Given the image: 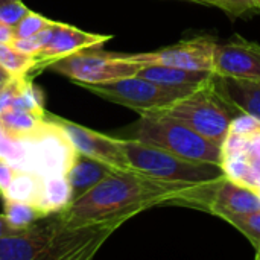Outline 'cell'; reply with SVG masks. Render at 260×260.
I'll return each instance as SVG.
<instances>
[{
	"label": "cell",
	"instance_id": "603a6c76",
	"mask_svg": "<svg viewBox=\"0 0 260 260\" xmlns=\"http://www.w3.org/2000/svg\"><path fill=\"white\" fill-rule=\"evenodd\" d=\"M222 149H241L248 161L260 169V123L247 136H236L229 133V140L225 142Z\"/></svg>",
	"mask_w": 260,
	"mask_h": 260
},
{
	"label": "cell",
	"instance_id": "d4e9b609",
	"mask_svg": "<svg viewBox=\"0 0 260 260\" xmlns=\"http://www.w3.org/2000/svg\"><path fill=\"white\" fill-rule=\"evenodd\" d=\"M52 23H53L52 20H49L37 12L29 11L14 27V35H15V38H27V37H32V35L41 32Z\"/></svg>",
	"mask_w": 260,
	"mask_h": 260
},
{
	"label": "cell",
	"instance_id": "ba28073f",
	"mask_svg": "<svg viewBox=\"0 0 260 260\" xmlns=\"http://www.w3.org/2000/svg\"><path fill=\"white\" fill-rule=\"evenodd\" d=\"M23 140L27 148V155L21 169L34 171L41 175H66L78 155V151L64 129L50 117H47L43 129Z\"/></svg>",
	"mask_w": 260,
	"mask_h": 260
},
{
	"label": "cell",
	"instance_id": "1f68e13d",
	"mask_svg": "<svg viewBox=\"0 0 260 260\" xmlns=\"http://www.w3.org/2000/svg\"><path fill=\"white\" fill-rule=\"evenodd\" d=\"M11 76H12V75H11L8 70H5V69L0 66V87H2V85H3V84H5V82L9 79V78H11Z\"/></svg>",
	"mask_w": 260,
	"mask_h": 260
},
{
	"label": "cell",
	"instance_id": "4dcf8cb0",
	"mask_svg": "<svg viewBox=\"0 0 260 260\" xmlns=\"http://www.w3.org/2000/svg\"><path fill=\"white\" fill-rule=\"evenodd\" d=\"M18 232H20V230L14 229V227L8 222V219L5 218V215H0V238L14 236V235H17Z\"/></svg>",
	"mask_w": 260,
	"mask_h": 260
},
{
	"label": "cell",
	"instance_id": "5b68a950",
	"mask_svg": "<svg viewBox=\"0 0 260 260\" xmlns=\"http://www.w3.org/2000/svg\"><path fill=\"white\" fill-rule=\"evenodd\" d=\"M134 171L174 183H215L225 177L221 165L192 161L137 139H120Z\"/></svg>",
	"mask_w": 260,
	"mask_h": 260
},
{
	"label": "cell",
	"instance_id": "f1b7e54d",
	"mask_svg": "<svg viewBox=\"0 0 260 260\" xmlns=\"http://www.w3.org/2000/svg\"><path fill=\"white\" fill-rule=\"evenodd\" d=\"M15 171H17V168H14L5 158H0V197L8 189V186L11 184V181L15 175Z\"/></svg>",
	"mask_w": 260,
	"mask_h": 260
},
{
	"label": "cell",
	"instance_id": "5bb4252c",
	"mask_svg": "<svg viewBox=\"0 0 260 260\" xmlns=\"http://www.w3.org/2000/svg\"><path fill=\"white\" fill-rule=\"evenodd\" d=\"M216 78V84L238 114H248L260 122V81Z\"/></svg>",
	"mask_w": 260,
	"mask_h": 260
},
{
	"label": "cell",
	"instance_id": "7402d4cb",
	"mask_svg": "<svg viewBox=\"0 0 260 260\" xmlns=\"http://www.w3.org/2000/svg\"><path fill=\"white\" fill-rule=\"evenodd\" d=\"M11 110H23V111H29V113H34V114L41 116V117L47 116V113L44 110L43 93L38 90V87L34 85L32 78L29 75H27L21 90L15 96Z\"/></svg>",
	"mask_w": 260,
	"mask_h": 260
},
{
	"label": "cell",
	"instance_id": "484cf974",
	"mask_svg": "<svg viewBox=\"0 0 260 260\" xmlns=\"http://www.w3.org/2000/svg\"><path fill=\"white\" fill-rule=\"evenodd\" d=\"M26 76H11L2 87H0V114L11 110L12 102L15 99V96L18 94V91L21 90Z\"/></svg>",
	"mask_w": 260,
	"mask_h": 260
},
{
	"label": "cell",
	"instance_id": "8992f818",
	"mask_svg": "<svg viewBox=\"0 0 260 260\" xmlns=\"http://www.w3.org/2000/svg\"><path fill=\"white\" fill-rule=\"evenodd\" d=\"M81 87L110 102L128 107L140 116L160 113L197 88L163 85L139 75L102 84H82Z\"/></svg>",
	"mask_w": 260,
	"mask_h": 260
},
{
	"label": "cell",
	"instance_id": "4316f807",
	"mask_svg": "<svg viewBox=\"0 0 260 260\" xmlns=\"http://www.w3.org/2000/svg\"><path fill=\"white\" fill-rule=\"evenodd\" d=\"M30 9L21 0H12L0 5V20L11 27H15L17 23L29 12Z\"/></svg>",
	"mask_w": 260,
	"mask_h": 260
},
{
	"label": "cell",
	"instance_id": "44dd1931",
	"mask_svg": "<svg viewBox=\"0 0 260 260\" xmlns=\"http://www.w3.org/2000/svg\"><path fill=\"white\" fill-rule=\"evenodd\" d=\"M35 59L34 55L15 49L12 44L0 43V66L12 76L30 75Z\"/></svg>",
	"mask_w": 260,
	"mask_h": 260
},
{
	"label": "cell",
	"instance_id": "836d02e7",
	"mask_svg": "<svg viewBox=\"0 0 260 260\" xmlns=\"http://www.w3.org/2000/svg\"><path fill=\"white\" fill-rule=\"evenodd\" d=\"M8 2H12V0H0V5H3V3H8Z\"/></svg>",
	"mask_w": 260,
	"mask_h": 260
},
{
	"label": "cell",
	"instance_id": "6da1fadb",
	"mask_svg": "<svg viewBox=\"0 0 260 260\" xmlns=\"http://www.w3.org/2000/svg\"><path fill=\"white\" fill-rule=\"evenodd\" d=\"M222 180V178H221ZM215 183H174L137 171H114L58 213L70 227L111 225L119 229L133 216L160 206H184L209 212Z\"/></svg>",
	"mask_w": 260,
	"mask_h": 260
},
{
	"label": "cell",
	"instance_id": "52a82bcc",
	"mask_svg": "<svg viewBox=\"0 0 260 260\" xmlns=\"http://www.w3.org/2000/svg\"><path fill=\"white\" fill-rule=\"evenodd\" d=\"M82 50L69 55L49 69L64 75L78 85L82 84H102L122 78L136 76L143 66L136 62L129 55L122 53H104Z\"/></svg>",
	"mask_w": 260,
	"mask_h": 260
},
{
	"label": "cell",
	"instance_id": "4fadbf2b",
	"mask_svg": "<svg viewBox=\"0 0 260 260\" xmlns=\"http://www.w3.org/2000/svg\"><path fill=\"white\" fill-rule=\"evenodd\" d=\"M260 210V192L224 177L215 186L209 204V213L227 219L233 215Z\"/></svg>",
	"mask_w": 260,
	"mask_h": 260
},
{
	"label": "cell",
	"instance_id": "277c9868",
	"mask_svg": "<svg viewBox=\"0 0 260 260\" xmlns=\"http://www.w3.org/2000/svg\"><path fill=\"white\" fill-rule=\"evenodd\" d=\"M133 139L158 146L192 161L222 165V146L209 140L187 123L166 114H143Z\"/></svg>",
	"mask_w": 260,
	"mask_h": 260
},
{
	"label": "cell",
	"instance_id": "83f0119b",
	"mask_svg": "<svg viewBox=\"0 0 260 260\" xmlns=\"http://www.w3.org/2000/svg\"><path fill=\"white\" fill-rule=\"evenodd\" d=\"M186 2H195L200 5H209V6H216L221 8L233 15H242L251 9L250 0H186Z\"/></svg>",
	"mask_w": 260,
	"mask_h": 260
},
{
	"label": "cell",
	"instance_id": "2e32d148",
	"mask_svg": "<svg viewBox=\"0 0 260 260\" xmlns=\"http://www.w3.org/2000/svg\"><path fill=\"white\" fill-rule=\"evenodd\" d=\"M142 78L149 81L171 85V87H198L204 81H207L213 73L203 70H187L180 67L169 66H143L137 73Z\"/></svg>",
	"mask_w": 260,
	"mask_h": 260
},
{
	"label": "cell",
	"instance_id": "3957f363",
	"mask_svg": "<svg viewBox=\"0 0 260 260\" xmlns=\"http://www.w3.org/2000/svg\"><path fill=\"white\" fill-rule=\"evenodd\" d=\"M154 114L178 119L219 146H224L232 122L239 116L219 90L215 75L166 110Z\"/></svg>",
	"mask_w": 260,
	"mask_h": 260
},
{
	"label": "cell",
	"instance_id": "d6a6232c",
	"mask_svg": "<svg viewBox=\"0 0 260 260\" xmlns=\"http://www.w3.org/2000/svg\"><path fill=\"white\" fill-rule=\"evenodd\" d=\"M250 5H251L253 11H259L260 12V0H250Z\"/></svg>",
	"mask_w": 260,
	"mask_h": 260
},
{
	"label": "cell",
	"instance_id": "ac0fdd59",
	"mask_svg": "<svg viewBox=\"0 0 260 260\" xmlns=\"http://www.w3.org/2000/svg\"><path fill=\"white\" fill-rule=\"evenodd\" d=\"M43 178L44 175L38 172L27 171V169H17L11 184L3 192L2 198L27 203L37 207L40 195H41Z\"/></svg>",
	"mask_w": 260,
	"mask_h": 260
},
{
	"label": "cell",
	"instance_id": "e0dca14e",
	"mask_svg": "<svg viewBox=\"0 0 260 260\" xmlns=\"http://www.w3.org/2000/svg\"><path fill=\"white\" fill-rule=\"evenodd\" d=\"M70 203H72V193H70L67 177L62 174L44 175L37 209L44 216H49L53 213H59Z\"/></svg>",
	"mask_w": 260,
	"mask_h": 260
},
{
	"label": "cell",
	"instance_id": "ffe728a7",
	"mask_svg": "<svg viewBox=\"0 0 260 260\" xmlns=\"http://www.w3.org/2000/svg\"><path fill=\"white\" fill-rule=\"evenodd\" d=\"M3 210L8 222L17 230H24L38 219L44 218V215L35 206L14 200H3Z\"/></svg>",
	"mask_w": 260,
	"mask_h": 260
},
{
	"label": "cell",
	"instance_id": "cb8c5ba5",
	"mask_svg": "<svg viewBox=\"0 0 260 260\" xmlns=\"http://www.w3.org/2000/svg\"><path fill=\"white\" fill-rule=\"evenodd\" d=\"M225 221L230 222L235 229H238L253 244L256 251L260 253V210L233 215V216H229Z\"/></svg>",
	"mask_w": 260,
	"mask_h": 260
},
{
	"label": "cell",
	"instance_id": "d6986e66",
	"mask_svg": "<svg viewBox=\"0 0 260 260\" xmlns=\"http://www.w3.org/2000/svg\"><path fill=\"white\" fill-rule=\"evenodd\" d=\"M47 122V116L41 117L29 111L23 110H8L0 114L2 126L15 139L23 140L37 134Z\"/></svg>",
	"mask_w": 260,
	"mask_h": 260
},
{
	"label": "cell",
	"instance_id": "8fae6325",
	"mask_svg": "<svg viewBox=\"0 0 260 260\" xmlns=\"http://www.w3.org/2000/svg\"><path fill=\"white\" fill-rule=\"evenodd\" d=\"M111 38H113L111 35L91 34V32L81 30L75 26L55 21L52 26V34H50L47 44L37 55H34L35 64L30 73H38L50 67L56 61L69 55H73L76 52L101 47Z\"/></svg>",
	"mask_w": 260,
	"mask_h": 260
},
{
	"label": "cell",
	"instance_id": "7a4b0ae2",
	"mask_svg": "<svg viewBox=\"0 0 260 260\" xmlns=\"http://www.w3.org/2000/svg\"><path fill=\"white\" fill-rule=\"evenodd\" d=\"M114 230L111 225L70 227L53 213L14 236L0 238V260L90 259Z\"/></svg>",
	"mask_w": 260,
	"mask_h": 260
},
{
	"label": "cell",
	"instance_id": "9a60e30c",
	"mask_svg": "<svg viewBox=\"0 0 260 260\" xmlns=\"http://www.w3.org/2000/svg\"><path fill=\"white\" fill-rule=\"evenodd\" d=\"M111 172H114V169H111L110 166L78 152V155L75 157L72 166L66 174L70 186L72 201L82 197L85 192H88L91 187L101 183Z\"/></svg>",
	"mask_w": 260,
	"mask_h": 260
},
{
	"label": "cell",
	"instance_id": "f546056e",
	"mask_svg": "<svg viewBox=\"0 0 260 260\" xmlns=\"http://www.w3.org/2000/svg\"><path fill=\"white\" fill-rule=\"evenodd\" d=\"M15 35H14V27L8 26L6 23H3L0 20V43H8L11 44L14 41Z\"/></svg>",
	"mask_w": 260,
	"mask_h": 260
},
{
	"label": "cell",
	"instance_id": "9c48e42d",
	"mask_svg": "<svg viewBox=\"0 0 260 260\" xmlns=\"http://www.w3.org/2000/svg\"><path fill=\"white\" fill-rule=\"evenodd\" d=\"M216 44L212 38H190L158 50L129 55L140 66H169L187 70L212 72Z\"/></svg>",
	"mask_w": 260,
	"mask_h": 260
},
{
	"label": "cell",
	"instance_id": "30bf717a",
	"mask_svg": "<svg viewBox=\"0 0 260 260\" xmlns=\"http://www.w3.org/2000/svg\"><path fill=\"white\" fill-rule=\"evenodd\" d=\"M52 120H55L67 134L70 142L73 143L75 149L90 158H94L107 166H110L114 171L119 172H129L134 171L129 165V160L122 148L120 139H114L105 134H101L98 131H93L90 128H85L82 125H78L75 122L59 119L56 116H49Z\"/></svg>",
	"mask_w": 260,
	"mask_h": 260
},
{
	"label": "cell",
	"instance_id": "7c38bea8",
	"mask_svg": "<svg viewBox=\"0 0 260 260\" xmlns=\"http://www.w3.org/2000/svg\"><path fill=\"white\" fill-rule=\"evenodd\" d=\"M212 73L219 78L260 81V44L239 35L225 44H216Z\"/></svg>",
	"mask_w": 260,
	"mask_h": 260
},
{
	"label": "cell",
	"instance_id": "e575fe53",
	"mask_svg": "<svg viewBox=\"0 0 260 260\" xmlns=\"http://www.w3.org/2000/svg\"><path fill=\"white\" fill-rule=\"evenodd\" d=\"M256 257H257V259H260V253H257V254H256Z\"/></svg>",
	"mask_w": 260,
	"mask_h": 260
}]
</instances>
